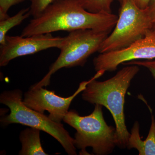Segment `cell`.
I'll use <instances>...</instances> for the list:
<instances>
[{
	"instance_id": "cell-5",
	"label": "cell",
	"mask_w": 155,
	"mask_h": 155,
	"mask_svg": "<svg viewBox=\"0 0 155 155\" xmlns=\"http://www.w3.org/2000/svg\"><path fill=\"white\" fill-rule=\"evenodd\" d=\"M110 32L82 29L69 32L64 37L60 48V54L50 66L48 72L40 81L31 85L32 87H43L50 84L52 75L63 68L83 67L90 56L99 51L101 45Z\"/></svg>"
},
{
	"instance_id": "cell-18",
	"label": "cell",
	"mask_w": 155,
	"mask_h": 155,
	"mask_svg": "<svg viewBox=\"0 0 155 155\" xmlns=\"http://www.w3.org/2000/svg\"><path fill=\"white\" fill-rule=\"evenodd\" d=\"M136 5L142 9H146L149 5L151 0H133Z\"/></svg>"
},
{
	"instance_id": "cell-14",
	"label": "cell",
	"mask_w": 155,
	"mask_h": 155,
	"mask_svg": "<svg viewBox=\"0 0 155 155\" xmlns=\"http://www.w3.org/2000/svg\"><path fill=\"white\" fill-rule=\"evenodd\" d=\"M55 0H30V12L33 18L38 17Z\"/></svg>"
},
{
	"instance_id": "cell-19",
	"label": "cell",
	"mask_w": 155,
	"mask_h": 155,
	"mask_svg": "<svg viewBox=\"0 0 155 155\" xmlns=\"http://www.w3.org/2000/svg\"><path fill=\"white\" fill-rule=\"evenodd\" d=\"M118 1H119V2L121 3L122 2V1H123V0H118Z\"/></svg>"
},
{
	"instance_id": "cell-6",
	"label": "cell",
	"mask_w": 155,
	"mask_h": 155,
	"mask_svg": "<svg viewBox=\"0 0 155 155\" xmlns=\"http://www.w3.org/2000/svg\"><path fill=\"white\" fill-rule=\"evenodd\" d=\"M121 4L115 28L101 45L100 54L127 47L152 29L147 8H140L133 0H123Z\"/></svg>"
},
{
	"instance_id": "cell-7",
	"label": "cell",
	"mask_w": 155,
	"mask_h": 155,
	"mask_svg": "<svg viewBox=\"0 0 155 155\" xmlns=\"http://www.w3.org/2000/svg\"><path fill=\"white\" fill-rule=\"evenodd\" d=\"M155 59V30L151 29L143 38L121 49L100 53L93 60L97 72H112L120 64L141 60Z\"/></svg>"
},
{
	"instance_id": "cell-9",
	"label": "cell",
	"mask_w": 155,
	"mask_h": 155,
	"mask_svg": "<svg viewBox=\"0 0 155 155\" xmlns=\"http://www.w3.org/2000/svg\"><path fill=\"white\" fill-rule=\"evenodd\" d=\"M64 39V37L53 36L51 33L26 37L7 35L5 43L0 48V66L5 67L19 57L33 54L51 48L60 49Z\"/></svg>"
},
{
	"instance_id": "cell-16",
	"label": "cell",
	"mask_w": 155,
	"mask_h": 155,
	"mask_svg": "<svg viewBox=\"0 0 155 155\" xmlns=\"http://www.w3.org/2000/svg\"><path fill=\"white\" fill-rule=\"evenodd\" d=\"M125 65H136L139 67H145L148 69L155 79V59L144 61H134L127 62L123 64Z\"/></svg>"
},
{
	"instance_id": "cell-17",
	"label": "cell",
	"mask_w": 155,
	"mask_h": 155,
	"mask_svg": "<svg viewBox=\"0 0 155 155\" xmlns=\"http://www.w3.org/2000/svg\"><path fill=\"white\" fill-rule=\"evenodd\" d=\"M147 9L149 14L152 29L155 30V0H151Z\"/></svg>"
},
{
	"instance_id": "cell-4",
	"label": "cell",
	"mask_w": 155,
	"mask_h": 155,
	"mask_svg": "<svg viewBox=\"0 0 155 155\" xmlns=\"http://www.w3.org/2000/svg\"><path fill=\"white\" fill-rule=\"evenodd\" d=\"M22 92L19 89L3 92L0 103L8 107L9 115L1 119L3 126L19 124L44 131L54 137L69 155H77L74 139L71 137L61 123H57L44 114L28 107L23 102Z\"/></svg>"
},
{
	"instance_id": "cell-10",
	"label": "cell",
	"mask_w": 155,
	"mask_h": 155,
	"mask_svg": "<svg viewBox=\"0 0 155 155\" xmlns=\"http://www.w3.org/2000/svg\"><path fill=\"white\" fill-rule=\"evenodd\" d=\"M127 148L129 150L136 149L139 155H155V119L153 114L151 124L146 139L143 140L141 139L139 124L136 122L131 129Z\"/></svg>"
},
{
	"instance_id": "cell-15",
	"label": "cell",
	"mask_w": 155,
	"mask_h": 155,
	"mask_svg": "<svg viewBox=\"0 0 155 155\" xmlns=\"http://www.w3.org/2000/svg\"><path fill=\"white\" fill-rule=\"evenodd\" d=\"M25 0H0V20L9 17L8 12L12 6L22 2Z\"/></svg>"
},
{
	"instance_id": "cell-2",
	"label": "cell",
	"mask_w": 155,
	"mask_h": 155,
	"mask_svg": "<svg viewBox=\"0 0 155 155\" xmlns=\"http://www.w3.org/2000/svg\"><path fill=\"white\" fill-rule=\"evenodd\" d=\"M114 75L104 81L97 78L105 73L97 72L82 92V99L92 104L105 107L110 112L116 125L117 147H127L130 133L125 124L124 105L126 93L131 81L140 70L139 66L126 65Z\"/></svg>"
},
{
	"instance_id": "cell-1",
	"label": "cell",
	"mask_w": 155,
	"mask_h": 155,
	"mask_svg": "<svg viewBox=\"0 0 155 155\" xmlns=\"http://www.w3.org/2000/svg\"><path fill=\"white\" fill-rule=\"evenodd\" d=\"M118 17L112 13H93L87 11L78 0H55L38 17L23 28L21 36L82 29L110 31Z\"/></svg>"
},
{
	"instance_id": "cell-13",
	"label": "cell",
	"mask_w": 155,
	"mask_h": 155,
	"mask_svg": "<svg viewBox=\"0 0 155 155\" xmlns=\"http://www.w3.org/2000/svg\"><path fill=\"white\" fill-rule=\"evenodd\" d=\"M87 11L93 13H112L111 5L114 0H78Z\"/></svg>"
},
{
	"instance_id": "cell-3",
	"label": "cell",
	"mask_w": 155,
	"mask_h": 155,
	"mask_svg": "<svg viewBox=\"0 0 155 155\" xmlns=\"http://www.w3.org/2000/svg\"><path fill=\"white\" fill-rule=\"evenodd\" d=\"M103 106L95 105L92 113L81 116L74 110L68 111L63 121L76 130L74 144L80 150V155L87 154L86 148L90 147L96 155H107L117 147L116 128L109 126L104 118Z\"/></svg>"
},
{
	"instance_id": "cell-8",
	"label": "cell",
	"mask_w": 155,
	"mask_h": 155,
	"mask_svg": "<svg viewBox=\"0 0 155 155\" xmlns=\"http://www.w3.org/2000/svg\"><path fill=\"white\" fill-rule=\"evenodd\" d=\"M90 79L83 81L79 84L77 90L72 95L63 97L56 94L54 91L41 87H32L25 93L22 101L28 107L41 114L45 111L48 112L49 117L57 123L63 121L72 101L78 95L83 91Z\"/></svg>"
},
{
	"instance_id": "cell-12",
	"label": "cell",
	"mask_w": 155,
	"mask_h": 155,
	"mask_svg": "<svg viewBox=\"0 0 155 155\" xmlns=\"http://www.w3.org/2000/svg\"><path fill=\"white\" fill-rule=\"evenodd\" d=\"M31 16L30 8L22 9L12 17L0 20V45L4 44L7 33L11 28L20 25L25 19Z\"/></svg>"
},
{
	"instance_id": "cell-11",
	"label": "cell",
	"mask_w": 155,
	"mask_h": 155,
	"mask_svg": "<svg viewBox=\"0 0 155 155\" xmlns=\"http://www.w3.org/2000/svg\"><path fill=\"white\" fill-rule=\"evenodd\" d=\"M22 148L19 155H48L45 151L41 142L40 130L30 127L22 130L19 134Z\"/></svg>"
}]
</instances>
